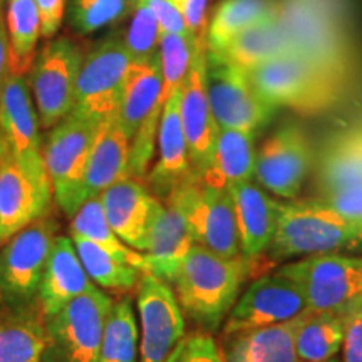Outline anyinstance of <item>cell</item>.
<instances>
[{"instance_id": "1", "label": "cell", "mask_w": 362, "mask_h": 362, "mask_svg": "<svg viewBox=\"0 0 362 362\" xmlns=\"http://www.w3.org/2000/svg\"><path fill=\"white\" fill-rule=\"evenodd\" d=\"M252 267L242 255L225 259L194 245L171 279L183 315L202 329H218L237 304Z\"/></svg>"}, {"instance_id": "2", "label": "cell", "mask_w": 362, "mask_h": 362, "mask_svg": "<svg viewBox=\"0 0 362 362\" xmlns=\"http://www.w3.org/2000/svg\"><path fill=\"white\" fill-rule=\"evenodd\" d=\"M277 6L293 51L349 83L356 54L346 0H277Z\"/></svg>"}, {"instance_id": "3", "label": "cell", "mask_w": 362, "mask_h": 362, "mask_svg": "<svg viewBox=\"0 0 362 362\" xmlns=\"http://www.w3.org/2000/svg\"><path fill=\"white\" fill-rule=\"evenodd\" d=\"M362 247V223L324 203L288 202L279 205L277 228L265 259L269 264Z\"/></svg>"}, {"instance_id": "4", "label": "cell", "mask_w": 362, "mask_h": 362, "mask_svg": "<svg viewBox=\"0 0 362 362\" xmlns=\"http://www.w3.org/2000/svg\"><path fill=\"white\" fill-rule=\"evenodd\" d=\"M262 98L275 107H288L300 115H319L341 101L349 83L292 52L247 71Z\"/></svg>"}, {"instance_id": "5", "label": "cell", "mask_w": 362, "mask_h": 362, "mask_svg": "<svg viewBox=\"0 0 362 362\" xmlns=\"http://www.w3.org/2000/svg\"><path fill=\"white\" fill-rule=\"evenodd\" d=\"M160 54L143 62H131L124 93L117 110V123L129 139L128 176L144 180L155 153L163 104Z\"/></svg>"}, {"instance_id": "6", "label": "cell", "mask_w": 362, "mask_h": 362, "mask_svg": "<svg viewBox=\"0 0 362 362\" xmlns=\"http://www.w3.org/2000/svg\"><path fill=\"white\" fill-rule=\"evenodd\" d=\"M300 288L310 312L346 315L362 305V257L325 253L275 269Z\"/></svg>"}, {"instance_id": "7", "label": "cell", "mask_w": 362, "mask_h": 362, "mask_svg": "<svg viewBox=\"0 0 362 362\" xmlns=\"http://www.w3.org/2000/svg\"><path fill=\"white\" fill-rule=\"evenodd\" d=\"M115 300L94 285L57 314L44 317L40 362H99L106 319Z\"/></svg>"}, {"instance_id": "8", "label": "cell", "mask_w": 362, "mask_h": 362, "mask_svg": "<svg viewBox=\"0 0 362 362\" xmlns=\"http://www.w3.org/2000/svg\"><path fill=\"white\" fill-rule=\"evenodd\" d=\"M99 128L101 123L96 119L72 111L61 123L54 126L42 148L54 197L67 216H74L84 203L86 166Z\"/></svg>"}, {"instance_id": "9", "label": "cell", "mask_w": 362, "mask_h": 362, "mask_svg": "<svg viewBox=\"0 0 362 362\" xmlns=\"http://www.w3.org/2000/svg\"><path fill=\"white\" fill-rule=\"evenodd\" d=\"M123 34H111L84 54L74 94V112L98 123L115 119L131 67Z\"/></svg>"}, {"instance_id": "10", "label": "cell", "mask_w": 362, "mask_h": 362, "mask_svg": "<svg viewBox=\"0 0 362 362\" xmlns=\"http://www.w3.org/2000/svg\"><path fill=\"white\" fill-rule=\"evenodd\" d=\"M83 61V47L66 35L49 40L35 56L29 69V86L42 128H54L74 110Z\"/></svg>"}, {"instance_id": "11", "label": "cell", "mask_w": 362, "mask_h": 362, "mask_svg": "<svg viewBox=\"0 0 362 362\" xmlns=\"http://www.w3.org/2000/svg\"><path fill=\"white\" fill-rule=\"evenodd\" d=\"M206 94L221 129L259 133L274 119L277 107L262 98L247 72L206 51Z\"/></svg>"}, {"instance_id": "12", "label": "cell", "mask_w": 362, "mask_h": 362, "mask_svg": "<svg viewBox=\"0 0 362 362\" xmlns=\"http://www.w3.org/2000/svg\"><path fill=\"white\" fill-rule=\"evenodd\" d=\"M56 228V221L44 216L4 243L0 250V297L7 304L24 305L39 293Z\"/></svg>"}, {"instance_id": "13", "label": "cell", "mask_w": 362, "mask_h": 362, "mask_svg": "<svg viewBox=\"0 0 362 362\" xmlns=\"http://www.w3.org/2000/svg\"><path fill=\"white\" fill-rule=\"evenodd\" d=\"M171 194L178 198L187 211L194 245L225 259L242 255L230 189L214 188L202 181L189 180Z\"/></svg>"}, {"instance_id": "14", "label": "cell", "mask_w": 362, "mask_h": 362, "mask_svg": "<svg viewBox=\"0 0 362 362\" xmlns=\"http://www.w3.org/2000/svg\"><path fill=\"white\" fill-rule=\"evenodd\" d=\"M52 193L47 170L22 165L4 146L0 156V245L47 216Z\"/></svg>"}, {"instance_id": "15", "label": "cell", "mask_w": 362, "mask_h": 362, "mask_svg": "<svg viewBox=\"0 0 362 362\" xmlns=\"http://www.w3.org/2000/svg\"><path fill=\"white\" fill-rule=\"evenodd\" d=\"M136 302L141 327L138 362H166L185 337V315L173 288L151 272L143 270Z\"/></svg>"}, {"instance_id": "16", "label": "cell", "mask_w": 362, "mask_h": 362, "mask_svg": "<svg viewBox=\"0 0 362 362\" xmlns=\"http://www.w3.org/2000/svg\"><path fill=\"white\" fill-rule=\"evenodd\" d=\"M307 312L309 307L297 284L274 270L253 280L238 297L223 322V336L291 322Z\"/></svg>"}, {"instance_id": "17", "label": "cell", "mask_w": 362, "mask_h": 362, "mask_svg": "<svg viewBox=\"0 0 362 362\" xmlns=\"http://www.w3.org/2000/svg\"><path fill=\"white\" fill-rule=\"evenodd\" d=\"M312 160L314 153L305 131L298 124H285L257 151L253 178L275 197L296 200L309 176Z\"/></svg>"}, {"instance_id": "18", "label": "cell", "mask_w": 362, "mask_h": 362, "mask_svg": "<svg viewBox=\"0 0 362 362\" xmlns=\"http://www.w3.org/2000/svg\"><path fill=\"white\" fill-rule=\"evenodd\" d=\"M206 37L197 39L192 67L181 88V123L188 144L193 180L200 181L214 156L218 124L206 94Z\"/></svg>"}, {"instance_id": "19", "label": "cell", "mask_w": 362, "mask_h": 362, "mask_svg": "<svg viewBox=\"0 0 362 362\" xmlns=\"http://www.w3.org/2000/svg\"><path fill=\"white\" fill-rule=\"evenodd\" d=\"M0 134L16 160L29 168L45 170L39 116L24 74L8 76L0 93Z\"/></svg>"}, {"instance_id": "20", "label": "cell", "mask_w": 362, "mask_h": 362, "mask_svg": "<svg viewBox=\"0 0 362 362\" xmlns=\"http://www.w3.org/2000/svg\"><path fill=\"white\" fill-rule=\"evenodd\" d=\"M194 247L187 211L175 194L158 200L144 247V270L171 282L181 262Z\"/></svg>"}, {"instance_id": "21", "label": "cell", "mask_w": 362, "mask_h": 362, "mask_svg": "<svg viewBox=\"0 0 362 362\" xmlns=\"http://www.w3.org/2000/svg\"><path fill=\"white\" fill-rule=\"evenodd\" d=\"M181 89L165 103L158 128V160L146 175L148 189L158 200L168 198L181 185L193 180L188 144L181 123Z\"/></svg>"}, {"instance_id": "22", "label": "cell", "mask_w": 362, "mask_h": 362, "mask_svg": "<svg viewBox=\"0 0 362 362\" xmlns=\"http://www.w3.org/2000/svg\"><path fill=\"white\" fill-rule=\"evenodd\" d=\"M107 223L121 242L136 252H144L158 198L141 180L123 178L99 194Z\"/></svg>"}, {"instance_id": "23", "label": "cell", "mask_w": 362, "mask_h": 362, "mask_svg": "<svg viewBox=\"0 0 362 362\" xmlns=\"http://www.w3.org/2000/svg\"><path fill=\"white\" fill-rule=\"evenodd\" d=\"M230 194L237 216L240 252L253 270L274 240L280 202L274 200L267 189L253 181L233 185Z\"/></svg>"}, {"instance_id": "24", "label": "cell", "mask_w": 362, "mask_h": 362, "mask_svg": "<svg viewBox=\"0 0 362 362\" xmlns=\"http://www.w3.org/2000/svg\"><path fill=\"white\" fill-rule=\"evenodd\" d=\"M93 287L94 284L76 252L72 238L56 237L39 287V302L44 317L57 314Z\"/></svg>"}, {"instance_id": "25", "label": "cell", "mask_w": 362, "mask_h": 362, "mask_svg": "<svg viewBox=\"0 0 362 362\" xmlns=\"http://www.w3.org/2000/svg\"><path fill=\"white\" fill-rule=\"evenodd\" d=\"M302 317V315H300ZM296 320L223 336L225 362H300L296 349Z\"/></svg>"}, {"instance_id": "26", "label": "cell", "mask_w": 362, "mask_h": 362, "mask_svg": "<svg viewBox=\"0 0 362 362\" xmlns=\"http://www.w3.org/2000/svg\"><path fill=\"white\" fill-rule=\"evenodd\" d=\"M315 175L317 197L362 185V124L330 136L317 158Z\"/></svg>"}, {"instance_id": "27", "label": "cell", "mask_w": 362, "mask_h": 362, "mask_svg": "<svg viewBox=\"0 0 362 362\" xmlns=\"http://www.w3.org/2000/svg\"><path fill=\"white\" fill-rule=\"evenodd\" d=\"M129 139L117 119L101 124L90 149L83 183V200L99 197L116 181L128 178Z\"/></svg>"}, {"instance_id": "28", "label": "cell", "mask_w": 362, "mask_h": 362, "mask_svg": "<svg viewBox=\"0 0 362 362\" xmlns=\"http://www.w3.org/2000/svg\"><path fill=\"white\" fill-rule=\"evenodd\" d=\"M255 158V134L218 128L214 156L200 181L220 189H230L233 185L252 181Z\"/></svg>"}, {"instance_id": "29", "label": "cell", "mask_w": 362, "mask_h": 362, "mask_svg": "<svg viewBox=\"0 0 362 362\" xmlns=\"http://www.w3.org/2000/svg\"><path fill=\"white\" fill-rule=\"evenodd\" d=\"M292 52L296 51H293V45L285 34L284 27L277 19H272L235 35L221 51L214 54L247 72L264 62L272 61V59Z\"/></svg>"}, {"instance_id": "30", "label": "cell", "mask_w": 362, "mask_h": 362, "mask_svg": "<svg viewBox=\"0 0 362 362\" xmlns=\"http://www.w3.org/2000/svg\"><path fill=\"white\" fill-rule=\"evenodd\" d=\"M277 0H221L208 22L206 49L218 52L243 30L277 19Z\"/></svg>"}, {"instance_id": "31", "label": "cell", "mask_w": 362, "mask_h": 362, "mask_svg": "<svg viewBox=\"0 0 362 362\" xmlns=\"http://www.w3.org/2000/svg\"><path fill=\"white\" fill-rule=\"evenodd\" d=\"M344 344V317L330 312H307L296 332V349L300 362L336 359Z\"/></svg>"}, {"instance_id": "32", "label": "cell", "mask_w": 362, "mask_h": 362, "mask_svg": "<svg viewBox=\"0 0 362 362\" xmlns=\"http://www.w3.org/2000/svg\"><path fill=\"white\" fill-rule=\"evenodd\" d=\"M71 237H79L93 242L94 245L111 253L116 259L144 270V255L121 242V238L112 232L99 197L88 198L72 216Z\"/></svg>"}, {"instance_id": "33", "label": "cell", "mask_w": 362, "mask_h": 362, "mask_svg": "<svg viewBox=\"0 0 362 362\" xmlns=\"http://www.w3.org/2000/svg\"><path fill=\"white\" fill-rule=\"evenodd\" d=\"M6 25L11 45V74H24L35 59L40 13L34 0H6Z\"/></svg>"}, {"instance_id": "34", "label": "cell", "mask_w": 362, "mask_h": 362, "mask_svg": "<svg viewBox=\"0 0 362 362\" xmlns=\"http://www.w3.org/2000/svg\"><path fill=\"white\" fill-rule=\"evenodd\" d=\"M45 325L30 312H16L0 319V362H40Z\"/></svg>"}, {"instance_id": "35", "label": "cell", "mask_w": 362, "mask_h": 362, "mask_svg": "<svg viewBox=\"0 0 362 362\" xmlns=\"http://www.w3.org/2000/svg\"><path fill=\"white\" fill-rule=\"evenodd\" d=\"M71 238L90 280L101 285L103 288L116 292H129L138 287L143 270L116 259L93 242L79 237Z\"/></svg>"}, {"instance_id": "36", "label": "cell", "mask_w": 362, "mask_h": 362, "mask_svg": "<svg viewBox=\"0 0 362 362\" xmlns=\"http://www.w3.org/2000/svg\"><path fill=\"white\" fill-rule=\"evenodd\" d=\"M128 297L115 300L106 319L99 362H136L139 327Z\"/></svg>"}, {"instance_id": "37", "label": "cell", "mask_w": 362, "mask_h": 362, "mask_svg": "<svg viewBox=\"0 0 362 362\" xmlns=\"http://www.w3.org/2000/svg\"><path fill=\"white\" fill-rule=\"evenodd\" d=\"M194 45H197V39L192 35L161 33L160 61L163 76V104L183 88L193 62Z\"/></svg>"}, {"instance_id": "38", "label": "cell", "mask_w": 362, "mask_h": 362, "mask_svg": "<svg viewBox=\"0 0 362 362\" xmlns=\"http://www.w3.org/2000/svg\"><path fill=\"white\" fill-rule=\"evenodd\" d=\"M136 0H69L66 12L71 29L89 35L123 21Z\"/></svg>"}, {"instance_id": "39", "label": "cell", "mask_w": 362, "mask_h": 362, "mask_svg": "<svg viewBox=\"0 0 362 362\" xmlns=\"http://www.w3.org/2000/svg\"><path fill=\"white\" fill-rule=\"evenodd\" d=\"M161 29L151 7L144 0H136L133 19L123 40L133 62H143L160 54Z\"/></svg>"}, {"instance_id": "40", "label": "cell", "mask_w": 362, "mask_h": 362, "mask_svg": "<svg viewBox=\"0 0 362 362\" xmlns=\"http://www.w3.org/2000/svg\"><path fill=\"white\" fill-rule=\"evenodd\" d=\"M166 362H225V359L215 339L198 332L181 339Z\"/></svg>"}, {"instance_id": "41", "label": "cell", "mask_w": 362, "mask_h": 362, "mask_svg": "<svg viewBox=\"0 0 362 362\" xmlns=\"http://www.w3.org/2000/svg\"><path fill=\"white\" fill-rule=\"evenodd\" d=\"M315 200L334 208V210L347 216V218L362 223V185L320 194Z\"/></svg>"}, {"instance_id": "42", "label": "cell", "mask_w": 362, "mask_h": 362, "mask_svg": "<svg viewBox=\"0 0 362 362\" xmlns=\"http://www.w3.org/2000/svg\"><path fill=\"white\" fill-rule=\"evenodd\" d=\"M341 362H362V305L344 315Z\"/></svg>"}, {"instance_id": "43", "label": "cell", "mask_w": 362, "mask_h": 362, "mask_svg": "<svg viewBox=\"0 0 362 362\" xmlns=\"http://www.w3.org/2000/svg\"><path fill=\"white\" fill-rule=\"evenodd\" d=\"M144 2L155 12L161 33L192 35L187 27V22H185L183 16H181L178 7L175 6L173 0H144Z\"/></svg>"}, {"instance_id": "44", "label": "cell", "mask_w": 362, "mask_h": 362, "mask_svg": "<svg viewBox=\"0 0 362 362\" xmlns=\"http://www.w3.org/2000/svg\"><path fill=\"white\" fill-rule=\"evenodd\" d=\"M175 6L183 16L189 34L194 39L206 37L208 29V2L210 0H173Z\"/></svg>"}, {"instance_id": "45", "label": "cell", "mask_w": 362, "mask_h": 362, "mask_svg": "<svg viewBox=\"0 0 362 362\" xmlns=\"http://www.w3.org/2000/svg\"><path fill=\"white\" fill-rule=\"evenodd\" d=\"M40 13V35L52 39L61 29L66 13V0H34Z\"/></svg>"}, {"instance_id": "46", "label": "cell", "mask_w": 362, "mask_h": 362, "mask_svg": "<svg viewBox=\"0 0 362 362\" xmlns=\"http://www.w3.org/2000/svg\"><path fill=\"white\" fill-rule=\"evenodd\" d=\"M11 76V45L6 25V0H0V93Z\"/></svg>"}, {"instance_id": "47", "label": "cell", "mask_w": 362, "mask_h": 362, "mask_svg": "<svg viewBox=\"0 0 362 362\" xmlns=\"http://www.w3.org/2000/svg\"><path fill=\"white\" fill-rule=\"evenodd\" d=\"M4 146H6V143H4V138H2V134H0V156H2Z\"/></svg>"}, {"instance_id": "48", "label": "cell", "mask_w": 362, "mask_h": 362, "mask_svg": "<svg viewBox=\"0 0 362 362\" xmlns=\"http://www.w3.org/2000/svg\"><path fill=\"white\" fill-rule=\"evenodd\" d=\"M325 362H341V361H339L337 357H336V359H330V361H325Z\"/></svg>"}]
</instances>
